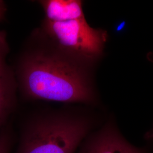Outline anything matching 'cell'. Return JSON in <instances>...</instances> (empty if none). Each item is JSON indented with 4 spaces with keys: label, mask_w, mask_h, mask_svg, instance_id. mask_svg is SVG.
Here are the masks:
<instances>
[{
    "label": "cell",
    "mask_w": 153,
    "mask_h": 153,
    "mask_svg": "<svg viewBox=\"0 0 153 153\" xmlns=\"http://www.w3.org/2000/svg\"><path fill=\"white\" fill-rule=\"evenodd\" d=\"M89 65L55 46L50 50L37 49L21 61L18 74L21 88L30 99L94 104Z\"/></svg>",
    "instance_id": "cell-1"
},
{
    "label": "cell",
    "mask_w": 153,
    "mask_h": 153,
    "mask_svg": "<svg viewBox=\"0 0 153 153\" xmlns=\"http://www.w3.org/2000/svg\"><path fill=\"white\" fill-rule=\"evenodd\" d=\"M88 116L68 110L33 116L23 126L14 153H76L94 131Z\"/></svg>",
    "instance_id": "cell-2"
},
{
    "label": "cell",
    "mask_w": 153,
    "mask_h": 153,
    "mask_svg": "<svg viewBox=\"0 0 153 153\" xmlns=\"http://www.w3.org/2000/svg\"><path fill=\"white\" fill-rule=\"evenodd\" d=\"M44 34L57 49L88 64L100 57L107 39L102 29L91 27L85 18L66 22L44 20Z\"/></svg>",
    "instance_id": "cell-3"
},
{
    "label": "cell",
    "mask_w": 153,
    "mask_h": 153,
    "mask_svg": "<svg viewBox=\"0 0 153 153\" xmlns=\"http://www.w3.org/2000/svg\"><path fill=\"white\" fill-rule=\"evenodd\" d=\"M147 142L137 146L129 142L112 120L91 131L78 148L76 153H153V134Z\"/></svg>",
    "instance_id": "cell-4"
},
{
    "label": "cell",
    "mask_w": 153,
    "mask_h": 153,
    "mask_svg": "<svg viewBox=\"0 0 153 153\" xmlns=\"http://www.w3.org/2000/svg\"><path fill=\"white\" fill-rule=\"evenodd\" d=\"M9 46L6 33L0 30V129L16 105V79L7 62Z\"/></svg>",
    "instance_id": "cell-5"
},
{
    "label": "cell",
    "mask_w": 153,
    "mask_h": 153,
    "mask_svg": "<svg viewBox=\"0 0 153 153\" xmlns=\"http://www.w3.org/2000/svg\"><path fill=\"white\" fill-rule=\"evenodd\" d=\"M44 10L45 20L66 22L85 18L82 4L78 0H44L39 1Z\"/></svg>",
    "instance_id": "cell-6"
},
{
    "label": "cell",
    "mask_w": 153,
    "mask_h": 153,
    "mask_svg": "<svg viewBox=\"0 0 153 153\" xmlns=\"http://www.w3.org/2000/svg\"><path fill=\"white\" fill-rule=\"evenodd\" d=\"M12 138L6 130L0 132V153H10Z\"/></svg>",
    "instance_id": "cell-7"
},
{
    "label": "cell",
    "mask_w": 153,
    "mask_h": 153,
    "mask_svg": "<svg viewBox=\"0 0 153 153\" xmlns=\"http://www.w3.org/2000/svg\"><path fill=\"white\" fill-rule=\"evenodd\" d=\"M5 4V3L0 0V21H1L3 18V17L5 14L6 11V7Z\"/></svg>",
    "instance_id": "cell-8"
}]
</instances>
